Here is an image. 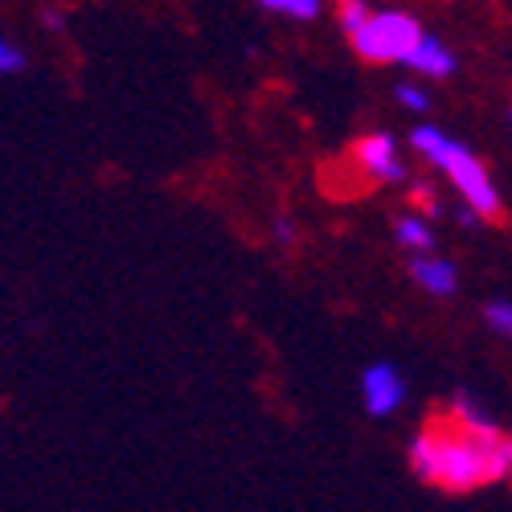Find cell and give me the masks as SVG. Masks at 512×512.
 <instances>
[{
	"instance_id": "obj_8",
	"label": "cell",
	"mask_w": 512,
	"mask_h": 512,
	"mask_svg": "<svg viewBox=\"0 0 512 512\" xmlns=\"http://www.w3.org/2000/svg\"><path fill=\"white\" fill-rule=\"evenodd\" d=\"M394 238H398V246L410 250V254L435 250V234H431V226H426V218H418V213H406V218L394 226Z\"/></svg>"
},
{
	"instance_id": "obj_14",
	"label": "cell",
	"mask_w": 512,
	"mask_h": 512,
	"mask_svg": "<svg viewBox=\"0 0 512 512\" xmlns=\"http://www.w3.org/2000/svg\"><path fill=\"white\" fill-rule=\"evenodd\" d=\"M271 234H275V242H279V246H295V238H300V230H295V222H291V218H275Z\"/></svg>"
},
{
	"instance_id": "obj_9",
	"label": "cell",
	"mask_w": 512,
	"mask_h": 512,
	"mask_svg": "<svg viewBox=\"0 0 512 512\" xmlns=\"http://www.w3.org/2000/svg\"><path fill=\"white\" fill-rule=\"evenodd\" d=\"M259 9L291 17V21H316L320 9H324V0H259Z\"/></svg>"
},
{
	"instance_id": "obj_5",
	"label": "cell",
	"mask_w": 512,
	"mask_h": 512,
	"mask_svg": "<svg viewBox=\"0 0 512 512\" xmlns=\"http://www.w3.org/2000/svg\"><path fill=\"white\" fill-rule=\"evenodd\" d=\"M361 402L373 418H386L406 402V377L394 361H373L361 373Z\"/></svg>"
},
{
	"instance_id": "obj_13",
	"label": "cell",
	"mask_w": 512,
	"mask_h": 512,
	"mask_svg": "<svg viewBox=\"0 0 512 512\" xmlns=\"http://www.w3.org/2000/svg\"><path fill=\"white\" fill-rule=\"evenodd\" d=\"M25 70V54L13 46V41L0 37V74H21Z\"/></svg>"
},
{
	"instance_id": "obj_7",
	"label": "cell",
	"mask_w": 512,
	"mask_h": 512,
	"mask_svg": "<svg viewBox=\"0 0 512 512\" xmlns=\"http://www.w3.org/2000/svg\"><path fill=\"white\" fill-rule=\"evenodd\" d=\"M410 279L426 291V295H439V300H447V295H455L459 287V267L451 259H439V254H414L410 259Z\"/></svg>"
},
{
	"instance_id": "obj_11",
	"label": "cell",
	"mask_w": 512,
	"mask_h": 512,
	"mask_svg": "<svg viewBox=\"0 0 512 512\" xmlns=\"http://www.w3.org/2000/svg\"><path fill=\"white\" fill-rule=\"evenodd\" d=\"M394 99H398L406 111H414V115H426V111H431V95H426V87H418V82H398V87H394Z\"/></svg>"
},
{
	"instance_id": "obj_3",
	"label": "cell",
	"mask_w": 512,
	"mask_h": 512,
	"mask_svg": "<svg viewBox=\"0 0 512 512\" xmlns=\"http://www.w3.org/2000/svg\"><path fill=\"white\" fill-rule=\"evenodd\" d=\"M422 37V25L410 17V13H398V9H386V13H369L353 33V50L365 58V62H398L414 50V41Z\"/></svg>"
},
{
	"instance_id": "obj_4",
	"label": "cell",
	"mask_w": 512,
	"mask_h": 512,
	"mask_svg": "<svg viewBox=\"0 0 512 512\" xmlns=\"http://www.w3.org/2000/svg\"><path fill=\"white\" fill-rule=\"evenodd\" d=\"M353 160H357L361 173H365L369 181H377V185H398V181H406V164H402L398 140H394L390 132H369V136H361V140L353 144Z\"/></svg>"
},
{
	"instance_id": "obj_10",
	"label": "cell",
	"mask_w": 512,
	"mask_h": 512,
	"mask_svg": "<svg viewBox=\"0 0 512 512\" xmlns=\"http://www.w3.org/2000/svg\"><path fill=\"white\" fill-rule=\"evenodd\" d=\"M484 324H488L500 340L512 336V304L504 300V295H500V300H492V304H484Z\"/></svg>"
},
{
	"instance_id": "obj_1",
	"label": "cell",
	"mask_w": 512,
	"mask_h": 512,
	"mask_svg": "<svg viewBox=\"0 0 512 512\" xmlns=\"http://www.w3.org/2000/svg\"><path fill=\"white\" fill-rule=\"evenodd\" d=\"M410 467L422 484L443 492H476L484 484H504L512 472V439L488 418L472 394H455L451 414L426 422L410 439Z\"/></svg>"
},
{
	"instance_id": "obj_12",
	"label": "cell",
	"mask_w": 512,
	"mask_h": 512,
	"mask_svg": "<svg viewBox=\"0 0 512 512\" xmlns=\"http://www.w3.org/2000/svg\"><path fill=\"white\" fill-rule=\"evenodd\" d=\"M369 13H373L369 0H340V5H336V21H340V29H345V33H353Z\"/></svg>"
},
{
	"instance_id": "obj_2",
	"label": "cell",
	"mask_w": 512,
	"mask_h": 512,
	"mask_svg": "<svg viewBox=\"0 0 512 512\" xmlns=\"http://www.w3.org/2000/svg\"><path fill=\"white\" fill-rule=\"evenodd\" d=\"M410 148L422 156V160H431L439 173L459 189L463 205L476 213V218H500V193L492 185V173H488V164L451 136H443L435 123H422L410 132Z\"/></svg>"
},
{
	"instance_id": "obj_6",
	"label": "cell",
	"mask_w": 512,
	"mask_h": 512,
	"mask_svg": "<svg viewBox=\"0 0 512 512\" xmlns=\"http://www.w3.org/2000/svg\"><path fill=\"white\" fill-rule=\"evenodd\" d=\"M402 66L414 70V74H422V78H451V74L459 70V58L443 46L435 33H426V29H422V37L414 41V50L402 58Z\"/></svg>"
}]
</instances>
